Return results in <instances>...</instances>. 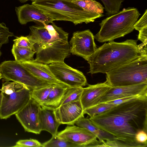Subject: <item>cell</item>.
Segmentation results:
<instances>
[{
    "label": "cell",
    "mask_w": 147,
    "mask_h": 147,
    "mask_svg": "<svg viewBox=\"0 0 147 147\" xmlns=\"http://www.w3.org/2000/svg\"><path fill=\"white\" fill-rule=\"evenodd\" d=\"M13 41V45L15 46L21 47L30 48L33 49L32 45L27 36H21L17 37Z\"/></svg>",
    "instance_id": "cell-31"
},
{
    "label": "cell",
    "mask_w": 147,
    "mask_h": 147,
    "mask_svg": "<svg viewBox=\"0 0 147 147\" xmlns=\"http://www.w3.org/2000/svg\"><path fill=\"white\" fill-rule=\"evenodd\" d=\"M21 63L30 73L39 78L52 84L65 85L55 77L48 65L36 62L34 59Z\"/></svg>",
    "instance_id": "cell-18"
},
{
    "label": "cell",
    "mask_w": 147,
    "mask_h": 147,
    "mask_svg": "<svg viewBox=\"0 0 147 147\" xmlns=\"http://www.w3.org/2000/svg\"><path fill=\"white\" fill-rule=\"evenodd\" d=\"M106 74L105 82L111 87L147 82V55L143 56Z\"/></svg>",
    "instance_id": "cell-5"
},
{
    "label": "cell",
    "mask_w": 147,
    "mask_h": 147,
    "mask_svg": "<svg viewBox=\"0 0 147 147\" xmlns=\"http://www.w3.org/2000/svg\"><path fill=\"white\" fill-rule=\"evenodd\" d=\"M75 124L88 130L95 135L100 142L117 139L114 136L96 127L92 123L89 118H85L84 116L79 119Z\"/></svg>",
    "instance_id": "cell-20"
},
{
    "label": "cell",
    "mask_w": 147,
    "mask_h": 147,
    "mask_svg": "<svg viewBox=\"0 0 147 147\" xmlns=\"http://www.w3.org/2000/svg\"><path fill=\"white\" fill-rule=\"evenodd\" d=\"M102 143L103 147H131L128 144L117 139L104 141Z\"/></svg>",
    "instance_id": "cell-32"
},
{
    "label": "cell",
    "mask_w": 147,
    "mask_h": 147,
    "mask_svg": "<svg viewBox=\"0 0 147 147\" xmlns=\"http://www.w3.org/2000/svg\"><path fill=\"white\" fill-rule=\"evenodd\" d=\"M147 27V9H146L142 17L137 21L134 25V29L139 31Z\"/></svg>",
    "instance_id": "cell-33"
},
{
    "label": "cell",
    "mask_w": 147,
    "mask_h": 147,
    "mask_svg": "<svg viewBox=\"0 0 147 147\" xmlns=\"http://www.w3.org/2000/svg\"><path fill=\"white\" fill-rule=\"evenodd\" d=\"M69 87L65 85L55 84L42 106L54 109L59 107L64 94Z\"/></svg>",
    "instance_id": "cell-21"
},
{
    "label": "cell",
    "mask_w": 147,
    "mask_h": 147,
    "mask_svg": "<svg viewBox=\"0 0 147 147\" xmlns=\"http://www.w3.org/2000/svg\"><path fill=\"white\" fill-rule=\"evenodd\" d=\"M2 94L1 92L0 93V111H1V102H2Z\"/></svg>",
    "instance_id": "cell-37"
},
{
    "label": "cell",
    "mask_w": 147,
    "mask_h": 147,
    "mask_svg": "<svg viewBox=\"0 0 147 147\" xmlns=\"http://www.w3.org/2000/svg\"><path fill=\"white\" fill-rule=\"evenodd\" d=\"M42 147H78L74 143L66 140L55 135L42 144Z\"/></svg>",
    "instance_id": "cell-26"
},
{
    "label": "cell",
    "mask_w": 147,
    "mask_h": 147,
    "mask_svg": "<svg viewBox=\"0 0 147 147\" xmlns=\"http://www.w3.org/2000/svg\"><path fill=\"white\" fill-rule=\"evenodd\" d=\"M56 117L60 124L74 125L81 117L84 116L80 101L69 102L54 109Z\"/></svg>",
    "instance_id": "cell-15"
},
{
    "label": "cell",
    "mask_w": 147,
    "mask_h": 147,
    "mask_svg": "<svg viewBox=\"0 0 147 147\" xmlns=\"http://www.w3.org/2000/svg\"><path fill=\"white\" fill-rule=\"evenodd\" d=\"M56 84H52L48 86L32 90L31 91V98L42 106L49 94Z\"/></svg>",
    "instance_id": "cell-24"
},
{
    "label": "cell",
    "mask_w": 147,
    "mask_h": 147,
    "mask_svg": "<svg viewBox=\"0 0 147 147\" xmlns=\"http://www.w3.org/2000/svg\"><path fill=\"white\" fill-rule=\"evenodd\" d=\"M35 52L36 62L46 65L63 62L70 55V45L68 40H58L37 49Z\"/></svg>",
    "instance_id": "cell-9"
},
{
    "label": "cell",
    "mask_w": 147,
    "mask_h": 147,
    "mask_svg": "<svg viewBox=\"0 0 147 147\" xmlns=\"http://www.w3.org/2000/svg\"><path fill=\"white\" fill-rule=\"evenodd\" d=\"M116 106V105H115ZM115 106L107 102L99 103L83 111L84 114H87L90 117H93L109 110Z\"/></svg>",
    "instance_id": "cell-28"
},
{
    "label": "cell",
    "mask_w": 147,
    "mask_h": 147,
    "mask_svg": "<svg viewBox=\"0 0 147 147\" xmlns=\"http://www.w3.org/2000/svg\"><path fill=\"white\" fill-rule=\"evenodd\" d=\"M83 87H69L61 102L60 106L69 102L80 101Z\"/></svg>",
    "instance_id": "cell-25"
},
{
    "label": "cell",
    "mask_w": 147,
    "mask_h": 147,
    "mask_svg": "<svg viewBox=\"0 0 147 147\" xmlns=\"http://www.w3.org/2000/svg\"><path fill=\"white\" fill-rule=\"evenodd\" d=\"M144 96H147V82L128 86L111 87L100 98L98 103L127 97Z\"/></svg>",
    "instance_id": "cell-14"
},
{
    "label": "cell",
    "mask_w": 147,
    "mask_h": 147,
    "mask_svg": "<svg viewBox=\"0 0 147 147\" xmlns=\"http://www.w3.org/2000/svg\"><path fill=\"white\" fill-rule=\"evenodd\" d=\"M29 27L30 34L27 36L31 42L33 50L46 45L58 40H68V33L53 22Z\"/></svg>",
    "instance_id": "cell-8"
},
{
    "label": "cell",
    "mask_w": 147,
    "mask_h": 147,
    "mask_svg": "<svg viewBox=\"0 0 147 147\" xmlns=\"http://www.w3.org/2000/svg\"><path fill=\"white\" fill-rule=\"evenodd\" d=\"M11 52L15 60L20 63L34 60L35 53L30 48L16 46L13 45Z\"/></svg>",
    "instance_id": "cell-22"
},
{
    "label": "cell",
    "mask_w": 147,
    "mask_h": 147,
    "mask_svg": "<svg viewBox=\"0 0 147 147\" xmlns=\"http://www.w3.org/2000/svg\"><path fill=\"white\" fill-rule=\"evenodd\" d=\"M41 106L31 98L28 103L15 114L25 131L40 134L41 131L39 123V113Z\"/></svg>",
    "instance_id": "cell-12"
},
{
    "label": "cell",
    "mask_w": 147,
    "mask_h": 147,
    "mask_svg": "<svg viewBox=\"0 0 147 147\" xmlns=\"http://www.w3.org/2000/svg\"><path fill=\"white\" fill-rule=\"evenodd\" d=\"M1 78H2V76H1V72L0 71V79H1Z\"/></svg>",
    "instance_id": "cell-39"
},
{
    "label": "cell",
    "mask_w": 147,
    "mask_h": 147,
    "mask_svg": "<svg viewBox=\"0 0 147 147\" xmlns=\"http://www.w3.org/2000/svg\"><path fill=\"white\" fill-rule=\"evenodd\" d=\"M94 38V36L89 29L74 32L69 41L70 53L86 60L97 48Z\"/></svg>",
    "instance_id": "cell-11"
},
{
    "label": "cell",
    "mask_w": 147,
    "mask_h": 147,
    "mask_svg": "<svg viewBox=\"0 0 147 147\" xmlns=\"http://www.w3.org/2000/svg\"><path fill=\"white\" fill-rule=\"evenodd\" d=\"M147 131L140 130L137 132L135 136V139L137 142L147 145Z\"/></svg>",
    "instance_id": "cell-34"
},
{
    "label": "cell",
    "mask_w": 147,
    "mask_h": 147,
    "mask_svg": "<svg viewBox=\"0 0 147 147\" xmlns=\"http://www.w3.org/2000/svg\"><path fill=\"white\" fill-rule=\"evenodd\" d=\"M137 40L127 39L121 42L105 43L86 61L90 65L88 73L106 74L123 65L147 55V45H138Z\"/></svg>",
    "instance_id": "cell-2"
},
{
    "label": "cell",
    "mask_w": 147,
    "mask_h": 147,
    "mask_svg": "<svg viewBox=\"0 0 147 147\" xmlns=\"http://www.w3.org/2000/svg\"><path fill=\"white\" fill-rule=\"evenodd\" d=\"M138 39L141 41L144 45H147V27L139 31Z\"/></svg>",
    "instance_id": "cell-36"
},
{
    "label": "cell",
    "mask_w": 147,
    "mask_h": 147,
    "mask_svg": "<svg viewBox=\"0 0 147 147\" xmlns=\"http://www.w3.org/2000/svg\"><path fill=\"white\" fill-rule=\"evenodd\" d=\"M111 87L105 81L83 88L80 100L83 111L98 104L100 98Z\"/></svg>",
    "instance_id": "cell-17"
},
{
    "label": "cell",
    "mask_w": 147,
    "mask_h": 147,
    "mask_svg": "<svg viewBox=\"0 0 147 147\" xmlns=\"http://www.w3.org/2000/svg\"><path fill=\"white\" fill-rule=\"evenodd\" d=\"M15 11L19 23L22 25L33 22L38 25L49 24L53 22L49 17L36 6L26 4L15 7Z\"/></svg>",
    "instance_id": "cell-16"
},
{
    "label": "cell",
    "mask_w": 147,
    "mask_h": 147,
    "mask_svg": "<svg viewBox=\"0 0 147 147\" xmlns=\"http://www.w3.org/2000/svg\"><path fill=\"white\" fill-rule=\"evenodd\" d=\"M72 2L85 11L100 14L104 12V7L95 0H74Z\"/></svg>",
    "instance_id": "cell-23"
},
{
    "label": "cell",
    "mask_w": 147,
    "mask_h": 147,
    "mask_svg": "<svg viewBox=\"0 0 147 147\" xmlns=\"http://www.w3.org/2000/svg\"><path fill=\"white\" fill-rule=\"evenodd\" d=\"M89 119L99 129L131 147H146L135 139L138 131L147 132V96L116 105Z\"/></svg>",
    "instance_id": "cell-1"
},
{
    "label": "cell",
    "mask_w": 147,
    "mask_h": 147,
    "mask_svg": "<svg viewBox=\"0 0 147 147\" xmlns=\"http://www.w3.org/2000/svg\"><path fill=\"white\" fill-rule=\"evenodd\" d=\"M13 36V33L10 32L5 24L0 23V49L3 44L8 42L9 37Z\"/></svg>",
    "instance_id": "cell-29"
},
{
    "label": "cell",
    "mask_w": 147,
    "mask_h": 147,
    "mask_svg": "<svg viewBox=\"0 0 147 147\" xmlns=\"http://www.w3.org/2000/svg\"><path fill=\"white\" fill-rule=\"evenodd\" d=\"M0 71L2 78L5 81L20 83L32 90L52 84L34 76L21 63L16 60L2 63L0 65Z\"/></svg>",
    "instance_id": "cell-7"
},
{
    "label": "cell",
    "mask_w": 147,
    "mask_h": 147,
    "mask_svg": "<svg viewBox=\"0 0 147 147\" xmlns=\"http://www.w3.org/2000/svg\"><path fill=\"white\" fill-rule=\"evenodd\" d=\"M14 147H42L41 144L38 140L30 139H29L21 140L16 143Z\"/></svg>",
    "instance_id": "cell-30"
},
{
    "label": "cell",
    "mask_w": 147,
    "mask_h": 147,
    "mask_svg": "<svg viewBox=\"0 0 147 147\" xmlns=\"http://www.w3.org/2000/svg\"><path fill=\"white\" fill-rule=\"evenodd\" d=\"M104 5L106 14L110 16L120 11L124 0H100Z\"/></svg>",
    "instance_id": "cell-27"
},
{
    "label": "cell",
    "mask_w": 147,
    "mask_h": 147,
    "mask_svg": "<svg viewBox=\"0 0 147 147\" xmlns=\"http://www.w3.org/2000/svg\"><path fill=\"white\" fill-rule=\"evenodd\" d=\"M57 135L78 147H91L98 140L96 136L87 129L74 125L67 126Z\"/></svg>",
    "instance_id": "cell-13"
},
{
    "label": "cell",
    "mask_w": 147,
    "mask_h": 147,
    "mask_svg": "<svg viewBox=\"0 0 147 147\" xmlns=\"http://www.w3.org/2000/svg\"><path fill=\"white\" fill-rule=\"evenodd\" d=\"M31 91L17 82H4L1 89L2 98L0 118L6 119L20 111L31 98Z\"/></svg>",
    "instance_id": "cell-6"
},
{
    "label": "cell",
    "mask_w": 147,
    "mask_h": 147,
    "mask_svg": "<svg viewBox=\"0 0 147 147\" xmlns=\"http://www.w3.org/2000/svg\"><path fill=\"white\" fill-rule=\"evenodd\" d=\"M1 52L0 51V56L1 55Z\"/></svg>",
    "instance_id": "cell-40"
},
{
    "label": "cell",
    "mask_w": 147,
    "mask_h": 147,
    "mask_svg": "<svg viewBox=\"0 0 147 147\" xmlns=\"http://www.w3.org/2000/svg\"><path fill=\"white\" fill-rule=\"evenodd\" d=\"M141 15L138 9L128 7L110 16L99 24L100 28L94 36L100 42L113 41L132 32L134 25Z\"/></svg>",
    "instance_id": "cell-4"
},
{
    "label": "cell",
    "mask_w": 147,
    "mask_h": 147,
    "mask_svg": "<svg viewBox=\"0 0 147 147\" xmlns=\"http://www.w3.org/2000/svg\"><path fill=\"white\" fill-rule=\"evenodd\" d=\"M73 0H34L32 4L53 21H69L75 25L93 22L104 16L85 11L73 3Z\"/></svg>",
    "instance_id": "cell-3"
},
{
    "label": "cell",
    "mask_w": 147,
    "mask_h": 147,
    "mask_svg": "<svg viewBox=\"0 0 147 147\" xmlns=\"http://www.w3.org/2000/svg\"><path fill=\"white\" fill-rule=\"evenodd\" d=\"M39 118L41 131H48L52 136L57 135L58 129L60 124L56 117L54 109L44 106H41Z\"/></svg>",
    "instance_id": "cell-19"
},
{
    "label": "cell",
    "mask_w": 147,
    "mask_h": 147,
    "mask_svg": "<svg viewBox=\"0 0 147 147\" xmlns=\"http://www.w3.org/2000/svg\"><path fill=\"white\" fill-rule=\"evenodd\" d=\"M48 66L58 80L69 87H83L88 85L82 72L69 66L64 61L53 63Z\"/></svg>",
    "instance_id": "cell-10"
},
{
    "label": "cell",
    "mask_w": 147,
    "mask_h": 147,
    "mask_svg": "<svg viewBox=\"0 0 147 147\" xmlns=\"http://www.w3.org/2000/svg\"><path fill=\"white\" fill-rule=\"evenodd\" d=\"M142 96H134L127 97L113 100L106 102H107L115 106L127 102L133 99L139 98Z\"/></svg>",
    "instance_id": "cell-35"
},
{
    "label": "cell",
    "mask_w": 147,
    "mask_h": 147,
    "mask_svg": "<svg viewBox=\"0 0 147 147\" xmlns=\"http://www.w3.org/2000/svg\"><path fill=\"white\" fill-rule=\"evenodd\" d=\"M20 2L22 3H24L28 1H31L32 2L34 0H18Z\"/></svg>",
    "instance_id": "cell-38"
}]
</instances>
